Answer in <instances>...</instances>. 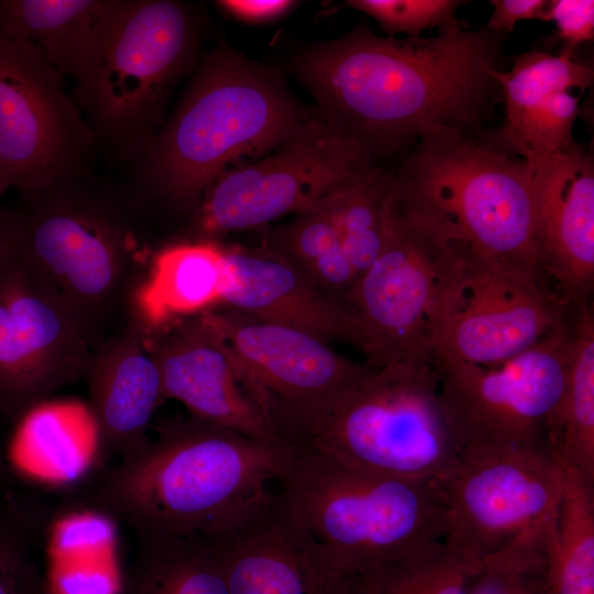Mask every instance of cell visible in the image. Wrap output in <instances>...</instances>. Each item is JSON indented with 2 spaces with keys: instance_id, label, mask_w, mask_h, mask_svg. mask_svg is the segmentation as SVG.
I'll use <instances>...</instances> for the list:
<instances>
[{
  "instance_id": "6da1fadb",
  "label": "cell",
  "mask_w": 594,
  "mask_h": 594,
  "mask_svg": "<svg viewBox=\"0 0 594 594\" xmlns=\"http://www.w3.org/2000/svg\"><path fill=\"white\" fill-rule=\"evenodd\" d=\"M501 40L486 28L404 40L360 28L308 50L296 69L326 121L373 160L431 131L475 130L499 91L487 69L498 68Z\"/></svg>"
},
{
  "instance_id": "7a4b0ae2",
  "label": "cell",
  "mask_w": 594,
  "mask_h": 594,
  "mask_svg": "<svg viewBox=\"0 0 594 594\" xmlns=\"http://www.w3.org/2000/svg\"><path fill=\"white\" fill-rule=\"evenodd\" d=\"M7 207L16 262L91 349L129 322L165 245L154 233L158 218L129 185L90 173L18 193Z\"/></svg>"
},
{
  "instance_id": "3957f363",
  "label": "cell",
  "mask_w": 594,
  "mask_h": 594,
  "mask_svg": "<svg viewBox=\"0 0 594 594\" xmlns=\"http://www.w3.org/2000/svg\"><path fill=\"white\" fill-rule=\"evenodd\" d=\"M139 453L106 468L77 504L135 534H224L275 498L271 484L285 474L294 448L253 438L193 416L155 426Z\"/></svg>"
},
{
  "instance_id": "277c9868",
  "label": "cell",
  "mask_w": 594,
  "mask_h": 594,
  "mask_svg": "<svg viewBox=\"0 0 594 594\" xmlns=\"http://www.w3.org/2000/svg\"><path fill=\"white\" fill-rule=\"evenodd\" d=\"M293 448L275 502L326 594H343L355 579L443 540L437 483L380 475Z\"/></svg>"
},
{
  "instance_id": "5b68a950",
  "label": "cell",
  "mask_w": 594,
  "mask_h": 594,
  "mask_svg": "<svg viewBox=\"0 0 594 594\" xmlns=\"http://www.w3.org/2000/svg\"><path fill=\"white\" fill-rule=\"evenodd\" d=\"M301 120L274 76L229 52H213L130 164L129 186L157 217L165 209L194 217L206 190L233 162L273 151Z\"/></svg>"
},
{
  "instance_id": "8992f818",
  "label": "cell",
  "mask_w": 594,
  "mask_h": 594,
  "mask_svg": "<svg viewBox=\"0 0 594 594\" xmlns=\"http://www.w3.org/2000/svg\"><path fill=\"white\" fill-rule=\"evenodd\" d=\"M396 207L459 252L546 277L529 167L454 129L426 133L393 175Z\"/></svg>"
},
{
  "instance_id": "52a82bcc",
  "label": "cell",
  "mask_w": 594,
  "mask_h": 594,
  "mask_svg": "<svg viewBox=\"0 0 594 594\" xmlns=\"http://www.w3.org/2000/svg\"><path fill=\"white\" fill-rule=\"evenodd\" d=\"M199 20L174 0H113L72 96L99 151L129 165L163 127L170 92L196 62Z\"/></svg>"
},
{
  "instance_id": "ba28073f",
  "label": "cell",
  "mask_w": 594,
  "mask_h": 594,
  "mask_svg": "<svg viewBox=\"0 0 594 594\" xmlns=\"http://www.w3.org/2000/svg\"><path fill=\"white\" fill-rule=\"evenodd\" d=\"M280 439L358 470L439 483L460 452L447 424L433 365L375 367L338 399L287 424Z\"/></svg>"
},
{
  "instance_id": "9c48e42d",
  "label": "cell",
  "mask_w": 594,
  "mask_h": 594,
  "mask_svg": "<svg viewBox=\"0 0 594 594\" xmlns=\"http://www.w3.org/2000/svg\"><path fill=\"white\" fill-rule=\"evenodd\" d=\"M443 499V541L482 563L509 550L548 553L554 546L563 472L547 449L506 448L460 454L437 483Z\"/></svg>"
},
{
  "instance_id": "30bf717a",
  "label": "cell",
  "mask_w": 594,
  "mask_h": 594,
  "mask_svg": "<svg viewBox=\"0 0 594 594\" xmlns=\"http://www.w3.org/2000/svg\"><path fill=\"white\" fill-rule=\"evenodd\" d=\"M462 253L392 202L384 246L349 300L356 348L375 367L433 365L447 295Z\"/></svg>"
},
{
  "instance_id": "8fae6325",
  "label": "cell",
  "mask_w": 594,
  "mask_h": 594,
  "mask_svg": "<svg viewBox=\"0 0 594 594\" xmlns=\"http://www.w3.org/2000/svg\"><path fill=\"white\" fill-rule=\"evenodd\" d=\"M369 153L326 120L306 119L262 160L221 174L193 219L198 237L267 224L308 211L373 166Z\"/></svg>"
},
{
  "instance_id": "7c38bea8",
  "label": "cell",
  "mask_w": 594,
  "mask_h": 594,
  "mask_svg": "<svg viewBox=\"0 0 594 594\" xmlns=\"http://www.w3.org/2000/svg\"><path fill=\"white\" fill-rule=\"evenodd\" d=\"M575 310L564 326L501 364L435 365L442 410L460 454L547 449V426L564 388Z\"/></svg>"
},
{
  "instance_id": "4fadbf2b",
  "label": "cell",
  "mask_w": 594,
  "mask_h": 594,
  "mask_svg": "<svg viewBox=\"0 0 594 594\" xmlns=\"http://www.w3.org/2000/svg\"><path fill=\"white\" fill-rule=\"evenodd\" d=\"M63 78L32 43L0 37V195L92 173L98 140Z\"/></svg>"
},
{
  "instance_id": "5bb4252c",
  "label": "cell",
  "mask_w": 594,
  "mask_h": 594,
  "mask_svg": "<svg viewBox=\"0 0 594 594\" xmlns=\"http://www.w3.org/2000/svg\"><path fill=\"white\" fill-rule=\"evenodd\" d=\"M575 305L547 277L462 252L447 295L433 366L501 364L564 326Z\"/></svg>"
},
{
  "instance_id": "9a60e30c",
  "label": "cell",
  "mask_w": 594,
  "mask_h": 594,
  "mask_svg": "<svg viewBox=\"0 0 594 594\" xmlns=\"http://www.w3.org/2000/svg\"><path fill=\"white\" fill-rule=\"evenodd\" d=\"M202 316L257 393L277 436L284 426L328 406L375 369L297 328L226 307Z\"/></svg>"
},
{
  "instance_id": "2e32d148",
  "label": "cell",
  "mask_w": 594,
  "mask_h": 594,
  "mask_svg": "<svg viewBox=\"0 0 594 594\" xmlns=\"http://www.w3.org/2000/svg\"><path fill=\"white\" fill-rule=\"evenodd\" d=\"M90 352L73 318L26 275L12 252L0 276V419L15 426L82 380Z\"/></svg>"
},
{
  "instance_id": "e0dca14e",
  "label": "cell",
  "mask_w": 594,
  "mask_h": 594,
  "mask_svg": "<svg viewBox=\"0 0 594 594\" xmlns=\"http://www.w3.org/2000/svg\"><path fill=\"white\" fill-rule=\"evenodd\" d=\"M146 343L165 400L180 402L206 422L282 441L257 393L202 314L146 332Z\"/></svg>"
},
{
  "instance_id": "ac0fdd59",
  "label": "cell",
  "mask_w": 594,
  "mask_h": 594,
  "mask_svg": "<svg viewBox=\"0 0 594 594\" xmlns=\"http://www.w3.org/2000/svg\"><path fill=\"white\" fill-rule=\"evenodd\" d=\"M520 157V156H519ZM544 276L573 302L590 300L594 282V164L576 144L526 154Z\"/></svg>"
},
{
  "instance_id": "d6986e66",
  "label": "cell",
  "mask_w": 594,
  "mask_h": 594,
  "mask_svg": "<svg viewBox=\"0 0 594 594\" xmlns=\"http://www.w3.org/2000/svg\"><path fill=\"white\" fill-rule=\"evenodd\" d=\"M82 380L100 454L119 462L142 451L151 440L153 415L165 398L136 315L91 349Z\"/></svg>"
},
{
  "instance_id": "ffe728a7",
  "label": "cell",
  "mask_w": 594,
  "mask_h": 594,
  "mask_svg": "<svg viewBox=\"0 0 594 594\" xmlns=\"http://www.w3.org/2000/svg\"><path fill=\"white\" fill-rule=\"evenodd\" d=\"M229 284L218 307L297 328L329 342L356 345L351 312L268 242L257 248H224Z\"/></svg>"
},
{
  "instance_id": "44dd1931",
  "label": "cell",
  "mask_w": 594,
  "mask_h": 594,
  "mask_svg": "<svg viewBox=\"0 0 594 594\" xmlns=\"http://www.w3.org/2000/svg\"><path fill=\"white\" fill-rule=\"evenodd\" d=\"M206 540L228 594H326L275 498L238 527Z\"/></svg>"
},
{
  "instance_id": "7402d4cb",
  "label": "cell",
  "mask_w": 594,
  "mask_h": 594,
  "mask_svg": "<svg viewBox=\"0 0 594 594\" xmlns=\"http://www.w3.org/2000/svg\"><path fill=\"white\" fill-rule=\"evenodd\" d=\"M224 248L213 240L183 239L155 254L135 315L145 331L220 305L229 284Z\"/></svg>"
},
{
  "instance_id": "603a6c76",
  "label": "cell",
  "mask_w": 594,
  "mask_h": 594,
  "mask_svg": "<svg viewBox=\"0 0 594 594\" xmlns=\"http://www.w3.org/2000/svg\"><path fill=\"white\" fill-rule=\"evenodd\" d=\"M113 0H0V37L32 43L72 78L92 46Z\"/></svg>"
},
{
  "instance_id": "cb8c5ba5",
  "label": "cell",
  "mask_w": 594,
  "mask_h": 594,
  "mask_svg": "<svg viewBox=\"0 0 594 594\" xmlns=\"http://www.w3.org/2000/svg\"><path fill=\"white\" fill-rule=\"evenodd\" d=\"M546 446L560 465L594 482V315L590 300L576 306L564 388L547 426Z\"/></svg>"
},
{
  "instance_id": "d4e9b609",
  "label": "cell",
  "mask_w": 594,
  "mask_h": 594,
  "mask_svg": "<svg viewBox=\"0 0 594 594\" xmlns=\"http://www.w3.org/2000/svg\"><path fill=\"white\" fill-rule=\"evenodd\" d=\"M135 536V556L117 594H228L213 550L205 538Z\"/></svg>"
},
{
  "instance_id": "484cf974",
  "label": "cell",
  "mask_w": 594,
  "mask_h": 594,
  "mask_svg": "<svg viewBox=\"0 0 594 594\" xmlns=\"http://www.w3.org/2000/svg\"><path fill=\"white\" fill-rule=\"evenodd\" d=\"M505 103V123L496 131L495 142L517 136L559 91L583 92L594 78L593 68L563 50L559 55L532 50L514 57L509 70L490 67Z\"/></svg>"
},
{
  "instance_id": "4316f807",
  "label": "cell",
  "mask_w": 594,
  "mask_h": 594,
  "mask_svg": "<svg viewBox=\"0 0 594 594\" xmlns=\"http://www.w3.org/2000/svg\"><path fill=\"white\" fill-rule=\"evenodd\" d=\"M560 466L563 488L557 535L547 557L549 593L594 594V482Z\"/></svg>"
},
{
  "instance_id": "83f0119b",
  "label": "cell",
  "mask_w": 594,
  "mask_h": 594,
  "mask_svg": "<svg viewBox=\"0 0 594 594\" xmlns=\"http://www.w3.org/2000/svg\"><path fill=\"white\" fill-rule=\"evenodd\" d=\"M392 202L393 174L372 167L315 207L337 229L358 279L384 246Z\"/></svg>"
},
{
  "instance_id": "f1b7e54d",
  "label": "cell",
  "mask_w": 594,
  "mask_h": 594,
  "mask_svg": "<svg viewBox=\"0 0 594 594\" xmlns=\"http://www.w3.org/2000/svg\"><path fill=\"white\" fill-rule=\"evenodd\" d=\"M266 242L320 290L349 310L358 274L337 229L320 209L298 213L292 221L275 229Z\"/></svg>"
},
{
  "instance_id": "f546056e",
  "label": "cell",
  "mask_w": 594,
  "mask_h": 594,
  "mask_svg": "<svg viewBox=\"0 0 594 594\" xmlns=\"http://www.w3.org/2000/svg\"><path fill=\"white\" fill-rule=\"evenodd\" d=\"M480 569L441 540L355 579L343 594H468Z\"/></svg>"
},
{
  "instance_id": "4dcf8cb0",
  "label": "cell",
  "mask_w": 594,
  "mask_h": 594,
  "mask_svg": "<svg viewBox=\"0 0 594 594\" xmlns=\"http://www.w3.org/2000/svg\"><path fill=\"white\" fill-rule=\"evenodd\" d=\"M50 521V507L35 498L0 501V594H19L22 573Z\"/></svg>"
},
{
  "instance_id": "1f68e13d",
  "label": "cell",
  "mask_w": 594,
  "mask_h": 594,
  "mask_svg": "<svg viewBox=\"0 0 594 594\" xmlns=\"http://www.w3.org/2000/svg\"><path fill=\"white\" fill-rule=\"evenodd\" d=\"M465 3L458 0H350L349 7L375 19L391 36L404 33L408 38L422 37L428 29L440 32L463 28L455 18L457 9Z\"/></svg>"
},
{
  "instance_id": "d6a6232c",
  "label": "cell",
  "mask_w": 594,
  "mask_h": 594,
  "mask_svg": "<svg viewBox=\"0 0 594 594\" xmlns=\"http://www.w3.org/2000/svg\"><path fill=\"white\" fill-rule=\"evenodd\" d=\"M468 594H550L547 554L535 550H510L482 563Z\"/></svg>"
},
{
  "instance_id": "836d02e7",
  "label": "cell",
  "mask_w": 594,
  "mask_h": 594,
  "mask_svg": "<svg viewBox=\"0 0 594 594\" xmlns=\"http://www.w3.org/2000/svg\"><path fill=\"white\" fill-rule=\"evenodd\" d=\"M543 21L552 22L564 50L573 51L594 38L593 0H551Z\"/></svg>"
},
{
  "instance_id": "e575fe53",
  "label": "cell",
  "mask_w": 594,
  "mask_h": 594,
  "mask_svg": "<svg viewBox=\"0 0 594 594\" xmlns=\"http://www.w3.org/2000/svg\"><path fill=\"white\" fill-rule=\"evenodd\" d=\"M494 10L486 29L502 36L514 31L515 25L524 20L543 21L549 1L544 0H493Z\"/></svg>"
},
{
  "instance_id": "d590c367",
  "label": "cell",
  "mask_w": 594,
  "mask_h": 594,
  "mask_svg": "<svg viewBox=\"0 0 594 594\" xmlns=\"http://www.w3.org/2000/svg\"><path fill=\"white\" fill-rule=\"evenodd\" d=\"M294 1L287 0H223L218 6L238 19L250 22H263L286 13Z\"/></svg>"
},
{
  "instance_id": "8d00e7d4",
  "label": "cell",
  "mask_w": 594,
  "mask_h": 594,
  "mask_svg": "<svg viewBox=\"0 0 594 594\" xmlns=\"http://www.w3.org/2000/svg\"><path fill=\"white\" fill-rule=\"evenodd\" d=\"M19 594H53L32 560L28 562L22 573Z\"/></svg>"
},
{
  "instance_id": "74e56055",
  "label": "cell",
  "mask_w": 594,
  "mask_h": 594,
  "mask_svg": "<svg viewBox=\"0 0 594 594\" xmlns=\"http://www.w3.org/2000/svg\"><path fill=\"white\" fill-rule=\"evenodd\" d=\"M12 255V234L9 210L0 204V276Z\"/></svg>"
},
{
  "instance_id": "f35d334b",
  "label": "cell",
  "mask_w": 594,
  "mask_h": 594,
  "mask_svg": "<svg viewBox=\"0 0 594 594\" xmlns=\"http://www.w3.org/2000/svg\"><path fill=\"white\" fill-rule=\"evenodd\" d=\"M6 424L0 419V487L6 483L9 474L8 464V450L6 446V439L3 437L2 425Z\"/></svg>"
}]
</instances>
